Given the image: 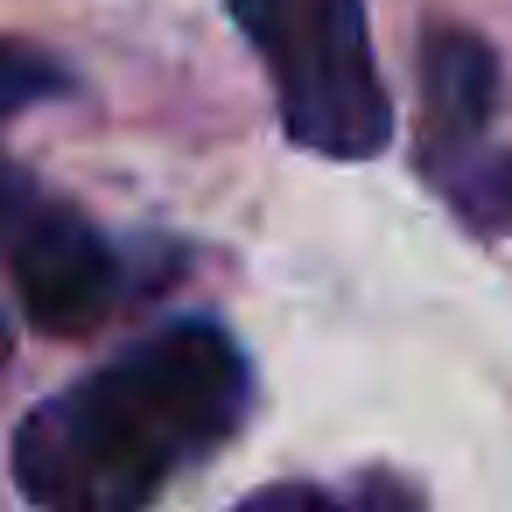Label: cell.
<instances>
[{
    "label": "cell",
    "instance_id": "cell-9",
    "mask_svg": "<svg viewBox=\"0 0 512 512\" xmlns=\"http://www.w3.org/2000/svg\"><path fill=\"white\" fill-rule=\"evenodd\" d=\"M344 512H421V505H414V491H400L393 477H365Z\"/></svg>",
    "mask_w": 512,
    "mask_h": 512
},
{
    "label": "cell",
    "instance_id": "cell-10",
    "mask_svg": "<svg viewBox=\"0 0 512 512\" xmlns=\"http://www.w3.org/2000/svg\"><path fill=\"white\" fill-rule=\"evenodd\" d=\"M0 358H8V323H0Z\"/></svg>",
    "mask_w": 512,
    "mask_h": 512
},
{
    "label": "cell",
    "instance_id": "cell-6",
    "mask_svg": "<svg viewBox=\"0 0 512 512\" xmlns=\"http://www.w3.org/2000/svg\"><path fill=\"white\" fill-rule=\"evenodd\" d=\"M71 92V71L36 50V43H0V113H22V106H43V99H64Z\"/></svg>",
    "mask_w": 512,
    "mask_h": 512
},
{
    "label": "cell",
    "instance_id": "cell-3",
    "mask_svg": "<svg viewBox=\"0 0 512 512\" xmlns=\"http://www.w3.org/2000/svg\"><path fill=\"white\" fill-rule=\"evenodd\" d=\"M8 274L22 288V309L57 330V337H85L99 330V316L120 295V267L113 246L64 204H43L15 239H8Z\"/></svg>",
    "mask_w": 512,
    "mask_h": 512
},
{
    "label": "cell",
    "instance_id": "cell-4",
    "mask_svg": "<svg viewBox=\"0 0 512 512\" xmlns=\"http://www.w3.org/2000/svg\"><path fill=\"white\" fill-rule=\"evenodd\" d=\"M491 99H498V64H491L484 36L435 29L421 43V113H428L421 162H449V155L477 148L484 120H491Z\"/></svg>",
    "mask_w": 512,
    "mask_h": 512
},
{
    "label": "cell",
    "instance_id": "cell-8",
    "mask_svg": "<svg viewBox=\"0 0 512 512\" xmlns=\"http://www.w3.org/2000/svg\"><path fill=\"white\" fill-rule=\"evenodd\" d=\"M232 512H344V505L323 498V491H309V484H274V491H253V498L232 505Z\"/></svg>",
    "mask_w": 512,
    "mask_h": 512
},
{
    "label": "cell",
    "instance_id": "cell-2",
    "mask_svg": "<svg viewBox=\"0 0 512 512\" xmlns=\"http://www.w3.org/2000/svg\"><path fill=\"white\" fill-rule=\"evenodd\" d=\"M232 22L260 50L295 148L337 162H365L386 148L393 99L372 64L365 0H232Z\"/></svg>",
    "mask_w": 512,
    "mask_h": 512
},
{
    "label": "cell",
    "instance_id": "cell-7",
    "mask_svg": "<svg viewBox=\"0 0 512 512\" xmlns=\"http://www.w3.org/2000/svg\"><path fill=\"white\" fill-rule=\"evenodd\" d=\"M36 211H43V197L29 190V176H22L8 155H0V239H15V232H22Z\"/></svg>",
    "mask_w": 512,
    "mask_h": 512
},
{
    "label": "cell",
    "instance_id": "cell-1",
    "mask_svg": "<svg viewBox=\"0 0 512 512\" xmlns=\"http://www.w3.org/2000/svg\"><path fill=\"white\" fill-rule=\"evenodd\" d=\"M246 414V358L218 323H176L15 428V484L43 512H148Z\"/></svg>",
    "mask_w": 512,
    "mask_h": 512
},
{
    "label": "cell",
    "instance_id": "cell-5",
    "mask_svg": "<svg viewBox=\"0 0 512 512\" xmlns=\"http://www.w3.org/2000/svg\"><path fill=\"white\" fill-rule=\"evenodd\" d=\"M428 183L449 197L456 218H470L477 232H505L512 225V148H463L449 162H428Z\"/></svg>",
    "mask_w": 512,
    "mask_h": 512
}]
</instances>
